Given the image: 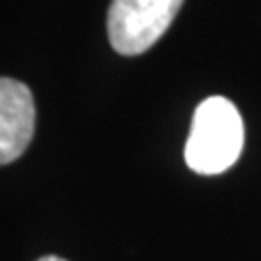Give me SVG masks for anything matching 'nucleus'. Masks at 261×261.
Wrapping results in <instances>:
<instances>
[{
    "label": "nucleus",
    "instance_id": "f257e3e1",
    "mask_svg": "<svg viewBox=\"0 0 261 261\" xmlns=\"http://www.w3.org/2000/svg\"><path fill=\"white\" fill-rule=\"evenodd\" d=\"M244 122L238 107L224 96H211L194 111L185 161L198 174H222L240 159Z\"/></svg>",
    "mask_w": 261,
    "mask_h": 261
},
{
    "label": "nucleus",
    "instance_id": "20e7f679",
    "mask_svg": "<svg viewBox=\"0 0 261 261\" xmlns=\"http://www.w3.org/2000/svg\"><path fill=\"white\" fill-rule=\"evenodd\" d=\"M37 261H68V259H61V257H55V255H46V257L37 259Z\"/></svg>",
    "mask_w": 261,
    "mask_h": 261
},
{
    "label": "nucleus",
    "instance_id": "7ed1b4c3",
    "mask_svg": "<svg viewBox=\"0 0 261 261\" xmlns=\"http://www.w3.org/2000/svg\"><path fill=\"white\" fill-rule=\"evenodd\" d=\"M35 133V102L31 89L15 79H0V166L29 148Z\"/></svg>",
    "mask_w": 261,
    "mask_h": 261
},
{
    "label": "nucleus",
    "instance_id": "f03ea898",
    "mask_svg": "<svg viewBox=\"0 0 261 261\" xmlns=\"http://www.w3.org/2000/svg\"><path fill=\"white\" fill-rule=\"evenodd\" d=\"M183 0H111L107 35L116 53L135 57L150 50L174 22Z\"/></svg>",
    "mask_w": 261,
    "mask_h": 261
}]
</instances>
